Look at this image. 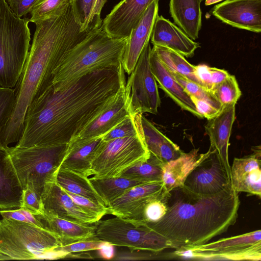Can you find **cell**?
<instances>
[{
  "label": "cell",
  "mask_w": 261,
  "mask_h": 261,
  "mask_svg": "<svg viewBox=\"0 0 261 261\" xmlns=\"http://www.w3.org/2000/svg\"><path fill=\"white\" fill-rule=\"evenodd\" d=\"M21 207L28 210L35 215L44 213L41 196L28 186L23 189L22 204Z\"/></svg>",
  "instance_id": "cell-39"
},
{
  "label": "cell",
  "mask_w": 261,
  "mask_h": 261,
  "mask_svg": "<svg viewBox=\"0 0 261 261\" xmlns=\"http://www.w3.org/2000/svg\"><path fill=\"white\" fill-rule=\"evenodd\" d=\"M149 42L144 47L135 67L125 83V92L133 115L149 113L155 114L161 100L156 81L152 73Z\"/></svg>",
  "instance_id": "cell-11"
},
{
  "label": "cell",
  "mask_w": 261,
  "mask_h": 261,
  "mask_svg": "<svg viewBox=\"0 0 261 261\" xmlns=\"http://www.w3.org/2000/svg\"><path fill=\"white\" fill-rule=\"evenodd\" d=\"M37 0H6L12 11L18 17L25 16L31 11Z\"/></svg>",
  "instance_id": "cell-44"
},
{
  "label": "cell",
  "mask_w": 261,
  "mask_h": 261,
  "mask_svg": "<svg viewBox=\"0 0 261 261\" xmlns=\"http://www.w3.org/2000/svg\"><path fill=\"white\" fill-rule=\"evenodd\" d=\"M141 132L150 153L163 164L178 158L184 152L142 114H137Z\"/></svg>",
  "instance_id": "cell-26"
},
{
  "label": "cell",
  "mask_w": 261,
  "mask_h": 261,
  "mask_svg": "<svg viewBox=\"0 0 261 261\" xmlns=\"http://www.w3.org/2000/svg\"><path fill=\"white\" fill-rule=\"evenodd\" d=\"M102 242L97 238H96L65 246H61L58 248V249L63 251L67 254L71 253L97 250L100 248Z\"/></svg>",
  "instance_id": "cell-42"
},
{
  "label": "cell",
  "mask_w": 261,
  "mask_h": 261,
  "mask_svg": "<svg viewBox=\"0 0 261 261\" xmlns=\"http://www.w3.org/2000/svg\"><path fill=\"white\" fill-rule=\"evenodd\" d=\"M0 214L4 219L29 223L44 228L42 223L39 221L35 215L23 207H20L16 210L1 209Z\"/></svg>",
  "instance_id": "cell-40"
},
{
  "label": "cell",
  "mask_w": 261,
  "mask_h": 261,
  "mask_svg": "<svg viewBox=\"0 0 261 261\" xmlns=\"http://www.w3.org/2000/svg\"><path fill=\"white\" fill-rule=\"evenodd\" d=\"M195 75L201 86L206 90L211 92L213 85L210 67L205 64L195 66Z\"/></svg>",
  "instance_id": "cell-47"
},
{
  "label": "cell",
  "mask_w": 261,
  "mask_h": 261,
  "mask_svg": "<svg viewBox=\"0 0 261 261\" xmlns=\"http://www.w3.org/2000/svg\"><path fill=\"white\" fill-rule=\"evenodd\" d=\"M155 0H122L102 20L101 28L110 37L127 38Z\"/></svg>",
  "instance_id": "cell-15"
},
{
  "label": "cell",
  "mask_w": 261,
  "mask_h": 261,
  "mask_svg": "<svg viewBox=\"0 0 261 261\" xmlns=\"http://www.w3.org/2000/svg\"><path fill=\"white\" fill-rule=\"evenodd\" d=\"M206 156L190 172L183 186L198 194L211 195L230 182V176L218 153L210 148Z\"/></svg>",
  "instance_id": "cell-12"
},
{
  "label": "cell",
  "mask_w": 261,
  "mask_h": 261,
  "mask_svg": "<svg viewBox=\"0 0 261 261\" xmlns=\"http://www.w3.org/2000/svg\"><path fill=\"white\" fill-rule=\"evenodd\" d=\"M125 86V83L111 103L72 138L85 139L104 136L127 116L132 114Z\"/></svg>",
  "instance_id": "cell-17"
},
{
  "label": "cell",
  "mask_w": 261,
  "mask_h": 261,
  "mask_svg": "<svg viewBox=\"0 0 261 261\" xmlns=\"http://www.w3.org/2000/svg\"><path fill=\"white\" fill-rule=\"evenodd\" d=\"M170 71L190 96H193L199 99L205 100L216 109L221 110L223 106L211 92L180 74Z\"/></svg>",
  "instance_id": "cell-35"
},
{
  "label": "cell",
  "mask_w": 261,
  "mask_h": 261,
  "mask_svg": "<svg viewBox=\"0 0 261 261\" xmlns=\"http://www.w3.org/2000/svg\"><path fill=\"white\" fill-rule=\"evenodd\" d=\"M176 257L204 260H261V230L222 238L200 245L175 250Z\"/></svg>",
  "instance_id": "cell-10"
},
{
  "label": "cell",
  "mask_w": 261,
  "mask_h": 261,
  "mask_svg": "<svg viewBox=\"0 0 261 261\" xmlns=\"http://www.w3.org/2000/svg\"><path fill=\"white\" fill-rule=\"evenodd\" d=\"M97 250L99 252L100 256L105 259H110L114 257L113 245L109 243L103 242Z\"/></svg>",
  "instance_id": "cell-49"
},
{
  "label": "cell",
  "mask_w": 261,
  "mask_h": 261,
  "mask_svg": "<svg viewBox=\"0 0 261 261\" xmlns=\"http://www.w3.org/2000/svg\"><path fill=\"white\" fill-rule=\"evenodd\" d=\"M16 100L14 88L0 86V149H4L1 136L2 131L9 119Z\"/></svg>",
  "instance_id": "cell-37"
},
{
  "label": "cell",
  "mask_w": 261,
  "mask_h": 261,
  "mask_svg": "<svg viewBox=\"0 0 261 261\" xmlns=\"http://www.w3.org/2000/svg\"><path fill=\"white\" fill-rule=\"evenodd\" d=\"M164 188L162 181L146 182L134 187L108 206V214L141 221L145 205Z\"/></svg>",
  "instance_id": "cell-14"
},
{
  "label": "cell",
  "mask_w": 261,
  "mask_h": 261,
  "mask_svg": "<svg viewBox=\"0 0 261 261\" xmlns=\"http://www.w3.org/2000/svg\"><path fill=\"white\" fill-rule=\"evenodd\" d=\"M163 165L161 161L150 153L148 160L132 166L120 176L147 182L162 181Z\"/></svg>",
  "instance_id": "cell-32"
},
{
  "label": "cell",
  "mask_w": 261,
  "mask_h": 261,
  "mask_svg": "<svg viewBox=\"0 0 261 261\" xmlns=\"http://www.w3.org/2000/svg\"><path fill=\"white\" fill-rule=\"evenodd\" d=\"M103 137L85 139L72 138L67 144L59 168L70 170L86 177L90 176L91 163L103 141Z\"/></svg>",
  "instance_id": "cell-22"
},
{
  "label": "cell",
  "mask_w": 261,
  "mask_h": 261,
  "mask_svg": "<svg viewBox=\"0 0 261 261\" xmlns=\"http://www.w3.org/2000/svg\"><path fill=\"white\" fill-rule=\"evenodd\" d=\"M212 14L233 27L261 32V0H225L214 6Z\"/></svg>",
  "instance_id": "cell-13"
},
{
  "label": "cell",
  "mask_w": 261,
  "mask_h": 261,
  "mask_svg": "<svg viewBox=\"0 0 261 261\" xmlns=\"http://www.w3.org/2000/svg\"><path fill=\"white\" fill-rule=\"evenodd\" d=\"M141 132L138 116L130 115L111 129L103 137L104 141L135 136Z\"/></svg>",
  "instance_id": "cell-36"
},
{
  "label": "cell",
  "mask_w": 261,
  "mask_h": 261,
  "mask_svg": "<svg viewBox=\"0 0 261 261\" xmlns=\"http://www.w3.org/2000/svg\"><path fill=\"white\" fill-rule=\"evenodd\" d=\"M236 104L223 106L219 113L208 120L205 126L209 136L210 147L218 153L227 172L230 176V166L228 160L229 140L235 120Z\"/></svg>",
  "instance_id": "cell-21"
},
{
  "label": "cell",
  "mask_w": 261,
  "mask_h": 261,
  "mask_svg": "<svg viewBox=\"0 0 261 261\" xmlns=\"http://www.w3.org/2000/svg\"><path fill=\"white\" fill-rule=\"evenodd\" d=\"M210 70L213 87L223 81L229 75V73L223 69L210 67Z\"/></svg>",
  "instance_id": "cell-48"
},
{
  "label": "cell",
  "mask_w": 261,
  "mask_h": 261,
  "mask_svg": "<svg viewBox=\"0 0 261 261\" xmlns=\"http://www.w3.org/2000/svg\"><path fill=\"white\" fill-rule=\"evenodd\" d=\"M127 42L128 37H111L101 27L91 30L56 68L53 84L61 86L99 69L119 67Z\"/></svg>",
  "instance_id": "cell-4"
},
{
  "label": "cell",
  "mask_w": 261,
  "mask_h": 261,
  "mask_svg": "<svg viewBox=\"0 0 261 261\" xmlns=\"http://www.w3.org/2000/svg\"><path fill=\"white\" fill-rule=\"evenodd\" d=\"M240 204L231 182L211 195L196 194L182 186L168 192L165 215L146 224L165 237L172 249L200 245L236 223Z\"/></svg>",
  "instance_id": "cell-3"
},
{
  "label": "cell",
  "mask_w": 261,
  "mask_h": 261,
  "mask_svg": "<svg viewBox=\"0 0 261 261\" xmlns=\"http://www.w3.org/2000/svg\"><path fill=\"white\" fill-rule=\"evenodd\" d=\"M90 31L82 30L72 1L59 14L36 24L30 51L14 88V107L1 134L4 147L19 140L28 107L52 85L56 68Z\"/></svg>",
  "instance_id": "cell-2"
},
{
  "label": "cell",
  "mask_w": 261,
  "mask_h": 261,
  "mask_svg": "<svg viewBox=\"0 0 261 261\" xmlns=\"http://www.w3.org/2000/svg\"><path fill=\"white\" fill-rule=\"evenodd\" d=\"M223 0H205V5L210 6L219 2H220Z\"/></svg>",
  "instance_id": "cell-50"
},
{
  "label": "cell",
  "mask_w": 261,
  "mask_h": 261,
  "mask_svg": "<svg viewBox=\"0 0 261 261\" xmlns=\"http://www.w3.org/2000/svg\"><path fill=\"white\" fill-rule=\"evenodd\" d=\"M199 0H170L169 12L174 22L190 38L196 40L202 26Z\"/></svg>",
  "instance_id": "cell-28"
},
{
  "label": "cell",
  "mask_w": 261,
  "mask_h": 261,
  "mask_svg": "<svg viewBox=\"0 0 261 261\" xmlns=\"http://www.w3.org/2000/svg\"><path fill=\"white\" fill-rule=\"evenodd\" d=\"M75 17L83 31L88 30V24L91 15L93 0H72Z\"/></svg>",
  "instance_id": "cell-41"
},
{
  "label": "cell",
  "mask_w": 261,
  "mask_h": 261,
  "mask_svg": "<svg viewBox=\"0 0 261 261\" xmlns=\"http://www.w3.org/2000/svg\"><path fill=\"white\" fill-rule=\"evenodd\" d=\"M150 40L153 45L168 48L185 57L193 56L200 47L198 42L162 15H158L155 18Z\"/></svg>",
  "instance_id": "cell-20"
},
{
  "label": "cell",
  "mask_w": 261,
  "mask_h": 261,
  "mask_svg": "<svg viewBox=\"0 0 261 261\" xmlns=\"http://www.w3.org/2000/svg\"><path fill=\"white\" fill-rule=\"evenodd\" d=\"M190 98L194 104L197 112L201 115L202 118L210 120L217 116L221 110H219L207 101L199 99L193 96Z\"/></svg>",
  "instance_id": "cell-45"
},
{
  "label": "cell",
  "mask_w": 261,
  "mask_h": 261,
  "mask_svg": "<svg viewBox=\"0 0 261 261\" xmlns=\"http://www.w3.org/2000/svg\"><path fill=\"white\" fill-rule=\"evenodd\" d=\"M29 18L18 17L6 0H0V86L14 88L30 47Z\"/></svg>",
  "instance_id": "cell-6"
},
{
  "label": "cell",
  "mask_w": 261,
  "mask_h": 261,
  "mask_svg": "<svg viewBox=\"0 0 261 261\" xmlns=\"http://www.w3.org/2000/svg\"><path fill=\"white\" fill-rule=\"evenodd\" d=\"M66 192L77 205L98 221L108 214V207L105 205L96 203L86 197Z\"/></svg>",
  "instance_id": "cell-38"
},
{
  "label": "cell",
  "mask_w": 261,
  "mask_h": 261,
  "mask_svg": "<svg viewBox=\"0 0 261 261\" xmlns=\"http://www.w3.org/2000/svg\"><path fill=\"white\" fill-rule=\"evenodd\" d=\"M150 155L141 132L133 137L103 141L93 159L90 174L96 178L119 177Z\"/></svg>",
  "instance_id": "cell-9"
},
{
  "label": "cell",
  "mask_w": 261,
  "mask_h": 261,
  "mask_svg": "<svg viewBox=\"0 0 261 261\" xmlns=\"http://www.w3.org/2000/svg\"><path fill=\"white\" fill-rule=\"evenodd\" d=\"M58 237L46 228L12 219L0 220V254L9 260L64 258Z\"/></svg>",
  "instance_id": "cell-5"
},
{
  "label": "cell",
  "mask_w": 261,
  "mask_h": 261,
  "mask_svg": "<svg viewBox=\"0 0 261 261\" xmlns=\"http://www.w3.org/2000/svg\"><path fill=\"white\" fill-rule=\"evenodd\" d=\"M35 216L44 228L58 237L62 246L97 238L95 225L70 221L45 212Z\"/></svg>",
  "instance_id": "cell-23"
},
{
  "label": "cell",
  "mask_w": 261,
  "mask_h": 261,
  "mask_svg": "<svg viewBox=\"0 0 261 261\" xmlns=\"http://www.w3.org/2000/svg\"><path fill=\"white\" fill-rule=\"evenodd\" d=\"M94 224L96 237L113 246L153 252L171 248L165 237L140 221L115 217Z\"/></svg>",
  "instance_id": "cell-8"
},
{
  "label": "cell",
  "mask_w": 261,
  "mask_h": 261,
  "mask_svg": "<svg viewBox=\"0 0 261 261\" xmlns=\"http://www.w3.org/2000/svg\"><path fill=\"white\" fill-rule=\"evenodd\" d=\"M159 1L155 0L149 5L128 37L122 66L128 75L134 70L144 47L149 42L153 24L158 15Z\"/></svg>",
  "instance_id": "cell-19"
},
{
  "label": "cell",
  "mask_w": 261,
  "mask_h": 261,
  "mask_svg": "<svg viewBox=\"0 0 261 261\" xmlns=\"http://www.w3.org/2000/svg\"><path fill=\"white\" fill-rule=\"evenodd\" d=\"M89 179L94 189L107 207L128 190L147 182L122 176L110 178H96L92 176Z\"/></svg>",
  "instance_id": "cell-29"
},
{
  "label": "cell",
  "mask_w": 261,
  "mask_h": 261,
  "mask_svg": "<svg viewBox=\"0 0 261 261\" xmlns=\"http://www.w3.org/2000/svg\"><path fill=\"white\" fill-rule=\"evenodd\" d=\"M253 153L234 158L230 167V182L238 192L261 196V152L260 146L253 148Z\"/></svg>",
  "instance_id": "cell-18"
},
{
  "label": "cell",
  "mask_w": 261,
  "mask_h": 261,
  "mask_svg": "<svg viewBox=\"0 0 261 261\" xmlns=\"http://www.w3.org/2000/svg\"><path fill=\"white\" fill-rule=\"evenodd\" d=\"M55 180L65 191L104 205L88 177L70 170L59 168L55 175Z\"/></svg>",
  "instance_id": "cell-30"
},
{
  "label": "cell",
  "mask_w": 261,
  "mask_h": 261,
  "mask_svg": "<svg viewBox=\"0 0 261 261\" xmlns=\"http://www.w3.org/2000/svg\"><path fill=\"white\" fill-rule=\"evenodd\" d=\"M9 260L8 257L5 255L0 254V260Z\"/></svg>",
  "instance_id": "cell-51"
},
{
  "label": "cell",
  "mask_w": 261,
  "mask_h": 261,
  "mask_svg": "<svg viewBox=\"0 0 261 261\" xmlns=\"http://www.w3.org/2000/svg\"><path fill=\"white\" fill-rule=\"evenodd\" d=\"M71 0H37L30 14V22L38 23L61 13Z\"/></svg>",
  "instance_id": "cell-33"
},
{
  "label": "cell",
  "mask_w": 261,
  "mask_h": 261,
  "mask_svg": "<svg viewBox=\"0 0 261 261\" xmlns=\"http://www.w3.org/2000/svg\"><path fill=\"white\" fill-rule=\"evenodd\" d=\"M222 106L236 104L241 96V91L234 75H230L222 82L214 86L211 91Z\"/></svg>",
  "instance_id": "cell-34"
},
{
  "label": "cell",
  "mask_w": 261,
  "mask_h": 261,
  "mask_svg": "<svg viewBox=\"0 0 261 261\" xmlns=\"http://www.w3.org/2000/svg\"><path fill=\"white\" fill-rule=\"evenodd\" d=\"M130 251L129 253H122L117 256L116 260H152L160 259V258L164 257H173V254L171 255L161 254V252H153L149 251H144V253L140 252V250Z\"/></svg>",
  "instance_id": "cell-43"
},
{
  "label": "cell",
  "mask_w": 261,
  "mask_h": 261,
  "mask_svg": "<svg viewBox=\"0 0 261 261\" xmlns=\"http://www.w3.org/2000/svg\"><path fill=\"white\" fill-rule=\"evenodd\" d=\"M23 188L11 159L4 149H0V208L20 207Z\"/></svg>",
  "instance_id": "cell-25"
},
{
  "label": "cell",
  "mask_w": 261,
  "mask_h": 261,
  "mask_svg": "<svg viewBox=\"0 0 261 261\" xmlns=\"http://www.w3.org/2000/svg\"><path fill=\"white\" fill-rule=\"evenodd\" d=\"M150 64L152 73L160 88L182 109L198 118H202L197 112L189 95L161 62L152 49L150 56Z\"/></svg>",
  "instance_id": "cell-24"
},
{
  "label": "cell",
  "mask_w": 261,
  "mask_h": 261,
  "mask_svg": "<svg viewBox=\"0 0 261 261\" xmlns=\"http://www.w3.org/2000/svg\"><path fill=\"white\" fill-rule=\"evenodd\" d=\"M152 49L161 62L170 71L180 74L201 86L195 75V66L188 62L185 57L163 46L153 45Z\"/></svg>",
  "instance_id": "cell-31"
},
{
  "label": "cell",
  "mask_w": 261,
  "mask_h": 261,
  "mask_svg": "<svg viewBox=\"0 0 261 261\" xmlns=\"http://www.w3.org/2000/svg\"><path fill=\"white\" fill-rule=\"evenodd\" d=\"M124 71L105 68L61 86L53 84L28 107L17 147L67 144L115 99Z\"/></svg>",
  "instance_id": "cell-1"
},
{
  "label": "cell",
  "mask_w": 261,
  "mask_h": 261,
  "mask_svg": "<svg viewBox=\"0 0 261 261\" xmlns=\"http://www.w3.org/2000/svg\"><path fill=\"white\" fill-rule=\"evenodd\" d=\"M108 0H93L91 15L88 24V30H92L101 27L102 19L100 17L101 10Z\"/></svg>",
  "instance_id": "cell-46"
},
{
  "label": "cell",
  "mask_w": 261,
  "mask_h": 261,
  "mask_svg": "<svg viewBox=\"0 0 261 261\" xmlns=\"http://www.w3.org/2000/svg\"><path fill=\"white\" fill-rule=\"evenodd\" d=\"M67 144L35 145L28 147H9V153L23 189L26 186L40 196L46 183L55 179Z\"/></svg>",
  "instance_id": "cell-7"
},
{
  "label": "cell",
  "mask_w": 261,
  "mask_h": 261,
  "mask_svg": "<svg viewBox=\"0 0 261 261\" xmlns=\"http://www.w3.org/2000/svg\"><path fill=\"white\" fill-rule=\"evenodd\" d=\"M207 151L200 153L199 149H193L188 153L183 152L178 158L166 162L162 166V180L165 190L182 186L187 176L194 168L208 154Z\"/></svg>",
  "instance_id": "cell-27"
},
{
  "label": "cell",
  "mask_w": 261,
  "mask_h": 261,
  "mask_svg": "<svg viewBox=\"0 0 261 261\" xmlns=\"http://www.w3.org/2000/svg\"><path fill=\"white\" fill-rule=\"evenodd\" d=\"M41 197L45 213L79 223L92 224L98 221L77 205L55 179L45 184Z\"/></svg>",
  "instance_id": "cell-16"
},
{
  "label": "cell",
  "mask_w": 261,
  "mask_h": 261,
  "mask_svg": "<svg viewBox=\"0 0 261 261\" xmlns=\"http://www.w3.org/2000/svg\"><path fill=\"white\" fill-rule=\"evenodd\" d=\"M199 1H200V2L201 3L202 2H203V1H205V0H199Z\"/></svg>",
  "instance_id": "cell-52"
}]
</instances>
